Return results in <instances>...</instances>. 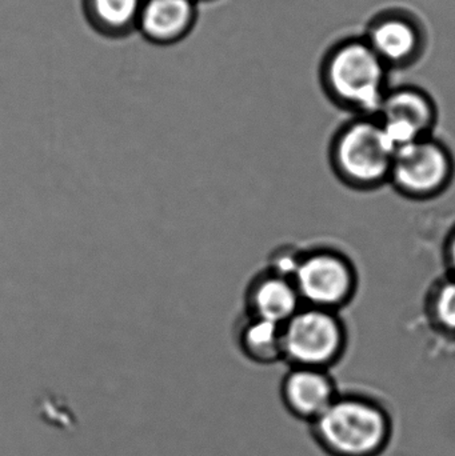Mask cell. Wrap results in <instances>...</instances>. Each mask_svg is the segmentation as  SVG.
Instances as JSON below:
<instances>
[{"label":"cell","instance_id":"9","mask_svg":"<svg viewBox=\"0 0 455 456\" xmlns=\"http://www.w3.org/2000/svg\"><path fill=\"white\" fill-rule=\"evenodd\" d=\"M199 7L197 0H144L136 34L157 47L179 45L197 28Z\"/></svg>","mask_w":455,"mask_h":456},{"label":"cell","instance_id":"15","mask_svg":"<svg viewBox=\"0 0 455 456\" xmlns=\"http://www.w3.org/2000/svg\"><path fill=\"white\" fill-rule=\"evenodd\" d=\"M446 257H448L449 267L451 270V276L455 278V230L449 238L446 244Z\"/></svg>","mask_w":455,"mask_h":456},{"label":"cell","instance_id":"16","mask_svg":"<svg viewBox=\"0 0 455 456\" xmlns=\"http://www.w3.org/2000/svg\"><path fill=\"white\" fill-rule=\"evenodd\" d=\"M197 2L200 3V4H202V3L215 2V0H197Z\"/></svg>","mask_w":455,"mask_h":456},{"label":"cell","instance_id":"3","mask_svg":"<svg viewBox=\"0 0 455 456\" xmlns=\"http://www.w3.org/2000/svg\"><path fill=\"white\" fill-rule=\"evenodd\" d=\"M395 150L376 118H362L339 131L331 146V160L349 186L371 189L389 182Z\"/></svg>","mask_w":455,"mask_h":456},{"label":"cell","instance_id":"2","mask_svg":"<svg viewBox=\"0 0 455 456\" xmlns=\"http://www.w3.org/2000/svg\"><path fill=\"white\" fill-rule=\"evenodd\" d=\"M386 64L366 40L338 45L326 61L329 93L345 106L376 117L386 95Z\"/></svg>","mask_w":455,"mask_h":456},{"label":"cell","instance_id":"8","mask_svg":"<svg viewBox=\"0 0 455 456\" xmlns=\"http://www.w3.org/2000/svg\"><path fill=\"white\" fill-rule=\"evenodd\" d=\"M339 393L329 370L290 367L280 383V399L288 414L309 425L331 406Z\"/></svg>","mask_w":455,"mask_h":456},{"label":"cell","instance_id":"7","mask_svg":"<svg viewBox=\"0 0 455 456\" xmlns=\"http://www.w3.org/2000/svg\"><path fill=\"white\" fill-rule=\"evenodd\" d=\"M432 99L416 88L387 91L376 118L395 147L413 143L430 136L435 125Z\"/></svg>","mask_w":455,"mask_h":456},{"label":"cell","instance_id":"5","mask_svg":"<svg viewBox=\"0 0 455 456\" xmlns=\"http://www.w3.org/2000/svg\"><path fill=\"white\" fill-rule=\"evenodd\" d=\"M291 279L304 305L336 313L349 303L357 287L352 263L344 255L329 249L299 255Z\"/></svg>","mask_w":455,"mask_h":456},{"label":"cell","instance_id":"4","mask_svg":"<svg viewBox=\"0 0 455 456\" xmlns=\"http://www.w3.org/2000/svg\"><path fill=\"white\" fill-rule=\"evenodd\" d=\"M283 361L329 370L344 355L346 331L336 311L302 305L282 326Z\"/></svg>","mask_w":455,"mask_h":456},{"label":"cell","instance_id":"12","mask_svg":"<svg viewBox=\"0 0 455 456\" xmlns=\"http://www.w3.org/2000/svg\"><path fill=\"white\" fill-rule=\"evenodd\" d=\"M368 45L386 66L402 64L416 56L421 45L418 29L402 16H387L374 24Z\"/></svg>","mask_w":455,"mask_h":456},{"label":"cell","instance_id":"6","mask_svg":"<svg viewBox=\"0 0 455 456\" xmlns=\"http://www.w3.org/2000/svg\"><path fill=\"white\" fill-rule=\"evenodd\" d=\"M454 163L449 150L427 136L395 150L389 182L409 198H433L453 178Z\"/></svg>","mask_w":455,"mask_h":456},{"label":"cell","instance_id":"13","mask_svg":"<svg viewBox=\"0 0 455 456\" xmlns=\"http://www.w3.org/2000/svg\"><path fill=\"white\" fill-rule=\"evenodd\" d=\"M238 348L256 364H274L283 361L282 326L243 315L234 331Z\"/></svg>","mask_w":455,"mask_h":456},{"label":"cell","instance_id":"14","mask_svg":"<svg viewBox=\"0 0 455 456\" xmlns=\"http://www.w3.org/2000/svg\"><path fill=\"white\" fill-rule=\"evenodd\" d=\"M430 315L435 326L445 334L455 335V278L437 284L430 297Z\"/></svg>","mask_w":455,"mask_h":456},{"label":"cell","instance_id":"10","mask_svg":"<svg viewBox=\"0 0 455 456\" xmlns=\"http://www.w3.org/2000/svg\"><path fill=\"white\" fill-rule=\"evenodd\" d=\"M304 305L293 279L266 268L253 276L245 291V314L283 326Z\"/></svg>","mask_w":455,"mask_h":456},{"label":"cell","instance_id":"11","mask_svg":"<svg viewBox=\"0 0 455 456\" xmlns=\"http://www.w3.org/2000/svg\"><path fill=\"white\" fill-rule=\"evenodd\" d=\"M144 0H80L87 26L109 40L127 39L138 29Z\"/></svg>","mask_w":455,"mask_h":456},{"label":"cell","instance_id":"1","mask_svg":"<svg viewBox=\"0 0 455 456\" xmlns=\"http://www.w3.org/2000/svg\"><path fill=\"white\" fill-rule=\"evenodd\" d=\"M313 439L328 456H381L394 434L392 412L374 396L339 393L310 425Z\"/></svg>","mask_w":455,"mask_h":456}]
</instances>
